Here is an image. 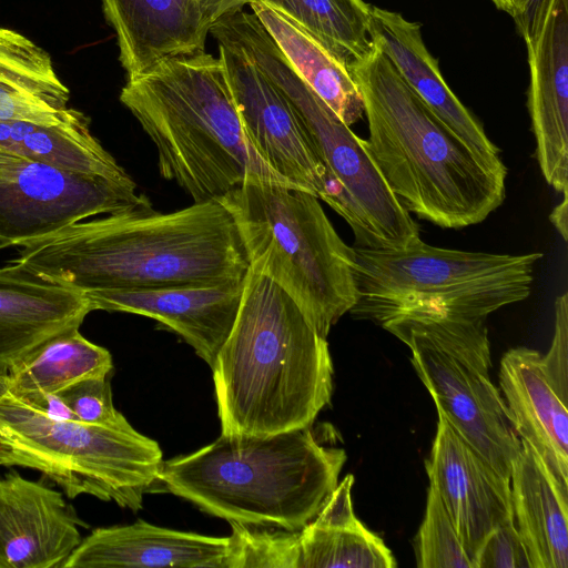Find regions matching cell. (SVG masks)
Listing matches in <instances>:
<instances>
[{"instance_id": "cell-1", "label": "cell", "mask_w": 568, "mask_h": 568, "mask_svg": "<svg viewBox=\"0 0 568 568\" xmlns=\"http://www.w3.org/2000/svg\"><path fill=\"white\" fill-rule=\"evenodd\" d=\"M13 261L84 293L243 281L248 258L220 200L170 213L138 207L82 220L17 245Z\"/></svg>"}, {"instance_id": "cell-2", "label": "cell", "mask_w": 568, "mask_h": 568, "mask_svg": "<svg viewBox=\"0 0 568 568\" xmlns=\"http://www.w3.org/2000/svg\"><path fill=\"white\" fill-rule=\"evenodd\" d=\"M211 368L227 435L312 426L333 392L326 338L278 284L251 266L235 322Z\"/></svg>"}, {"instance_id": "cell-3", "label": "cell", "mask_w": 568, "mask_h": 568, "mask_svg": "<svg viewBox=\"0 0 568 568\" xmlns=\"http://www.w3.org/2000/svg\"><path fill=\"white\" fill-rule=\"evenodd\" d=\"M363 100V143L402 206L444 229L487 219L506 196L493 170L414 93L375 45L347 70Z\"/></svg>"}, {"instance_id": "cell-4", "label": "cell", "mask_w": 568, "mask_h": 568, "mask_svg": "<svg viewBox=\"0 0 568 568\" xmlns=\"http://www.w3.org/2000/svg\"><path fill=\"white\" fill-rule=\"evenodd\" d=\"M120 101L153 142L160 174L193 202L219 200L247 183L293 186L247 139L220 55L166 59L128 79Z\"/></svg>"}, {"instance_id": "cell-5", "label": "cell", "mask_w": 568, "mask_h": 568, "mask_svg": "<svg viewBox=\"0 0 568 568\" xmlns=\"http://www.w3.org/2000/svg\"><path fill=\"white\" fill-rule=\"evenodd\" d=\"M343 448L322 445L311 426L272 435L221 436L163 462L159 484L216 517L298 530L338 484Z\"/></svg>"}, {"instance_id": "cell-6", "label": "cell", "mask_w": 568, "mask_h": 568, "mask_svg": "<svg viewBox=\"0 0 568 568\" xmlns=\"http://www.w3.org/2000/svg\"><path fill=\"white\" fill-rule=\"evenodd\" d=\"M231 212L250 266L278 284L323 337L357 302L355 253L320 199L277 183H247L219 199Z\"/></svg>"}, {"instance_id": "cell-7", "label": "cell", "mask_w": 568, "mask_h": 568, "mask_svg": "<svg viewBox=\"0 0 568 568\" xmlns=\"http://www.w3.org/2000/svg\"><path fill=\"white\" fill-rule=\"evenodd\" d=\"M219 23L293 105L325 171L322 201L347 222L355 246L399 248L419 240L417 223L387 185L363 139L298 77L257 17L241 9Z\"/></svg>"}, {"instance_id": "cell-8", "label": "cell", "mask_w": 568, "mask_h": 568, "mask_svg": "<svg viewBox=\"0 0 568 568\" xmlns=\"http://www.w3.org/2000/svg\"><path fill=\"white\" fill-rule=\"evenodd\" d=\"M162 464L159 444L131 425L50 417L0 376V466L36 469L68 498L90 495L136 511L160 485Z\"/></svg>"}, {"instance_id": "cell-9", "label": "cell", "mask_w": 568, "mask_h": 568, "mask_svg": "<svg viewBox=\"0 0 568 568\" xmlns=\"http://www.w3.org/2000/svg\"><path fill=\"white\" fill-rule=\"evenodd\" d=\"M357 302L349 313L381 324L402 312L437 310L470 317L526 300L541 253L497 254L432 246H353Z\"/></svg>"}, {"instance_id": "cell-10", "label": "cell", "mask_w": 568, "mask_h": 568, "mask_svg": "<svg viewBox=\"0 0 568 568\" xmlns=\"http://www.w3.org/2000/svg\"><path fill=\"white\" fill-rule=\"evenodd\" d=\"M486 317L417 308L379 325L410 351L412 365L437 412L504 478L510 479L520 438L490 378Z\"/></svg>"}, {"instance_id": "cell-11", "label": "cell", "mask_w": 568, "mask_h": 568, "mask_svg": "<svg viewBox=\"0 0 568 568\" xmlns=\"http://www.w3.org/2000/svg\"><path fill=\"white\" fill-rule=\"evenodd\" d=\"M148 206L133 180L113 181L24 159L12 175L0 178V237L17 246L88 217Z\"/></svg>"}, {"instance_id": "cell-12", "label": "cell", "mask_w": 568, "mask_h": 568, "mask_svg": "<svg viewBox=\"0 0 568 568\" xmlns=\"http://www.w3.org/2000/svg\"><path fill=\"white\" fill-rule=\"evenodd\" d=\"M210 33L219 43L241 122L255 151L293 186L322 200L325 171L291 102L219 22Z\"/></svg>"}, {"instance_id": "cell-13", "label": "cell", "mask_w": 568, "mask_h": 568, "mask_svg": "<svg viewBox=\"0 0 568 568\" xmlns=\"http://www.w3.org/2000/svg\"><path fill=\"white\" fill-rule=\"evenodd\" d=\"M437 415L425 468L474 565L487 536L514 518L510 479L499 475L440 412Z\"/></svg>"}, {"instance_id": "cell-14", "label": "cell", "mask_w": 568, "mask_h": 568, "mask_svg": "<svg viewBox=\"0 0 568 568\" xmlns=\"http://www.w3.org/2000/svg\"><path fill=\"white\" fill-rule=\"evenodd\" d=\"M253 0H102L128 79L160 62L205 52L211 28Z\"/></svg>"}, {"instance_id": "cell-15", "label": "cell", "mask_w": 568, "mask_h": 568, "mask_svg": "<svg viewBox=\"0 0 568 568\" xmlns=\"http://www.w3.org/2000/svg\"><path fill=\"white\" fill-rule=\"evenodd\" d=\"M81 526L61 491L16 470L0 475V568H62Z\"/></svg>"}, {"instance_id": "cell-16", "label": "cell", "mask_w": 568, "mask_h": 568, "mask_svg": "<svg viewBox=\"0 0 568 568\" xmlns=\"http://www.w3.org/2000/svg\"><path fill=\"white\" fill-rule=\"evenodd\" d=\"M243 281L85 294L93 311L124 312L158 321L179 334L212 367L235 322Z\"/></svg>"}, {"instance_id": "cell-17", "label": "cell", "mask_w": 568, "mask_h": 568, "mask_svg": "<svg viewBox=\"0 0 568 568\" xmlns=\"http://www.w3.org/2000/svg\"><path fill=\"white\" fill-rule=\"evenodd\" d=\"M525 43L527 106L537 161L546 182L564 193L568 191V0H552L540 33Z\"/></svg>"}, {"instance_id": "cell-18", "label": "cell", "mask_w": 568, "mask_h": 568, "mask_svg": "<svg viewBox=\"0 0 568 568\" xmlns=\"http://www.w3.org/2000/svg\"><path fill=\"white\" fill-rule=\"evenodd\" d=\"M373 44L392 62L423 103L493 170L507 175L500 151L484 126L447 85L437 59L427 49L422 26L400 12L372 6Z\"/></svg>"}, {"instance_id": "cell-19", "label": "cell", "mask_w": 568, "mask_h": 568, "mask_svg": "<svg viewBox=\"0 0 568 568\" xmlns=\"http://www.w3.org/2000/svg\"><path fill=\"white\" fill-rule=\"evenodd\" d=\"M92 305L82 291L50 282L17 261L0 267V376L48 338L80 327Z\"/></svg>"}, {"instance_id": "cell-20", "label": "cell", "mask_w": 568, "mask_h": 568, "mask_svg": "<svg viewBox=\"0 0 568 568\" xmlns=\"http://www.w3.org/2000/svg\"><path fill=\"white\" fill-rule=\"evenodd\" d=\"M538 351H507L499 385L517 436L529 444L559 487L568 493V399L552 385Z\"/></svg>"}, {"instance_id": "cell-21", "label": "cell", "mask_w": 568, "mask_h": 568, "mask_svg": "<svg viewBox=\"0 0 568 568\" xmlns=\"http://www.w3.org/2000/svg\"><path fill=\"white\" fill-rule=\"evenodd\" d=\"M231 538L132 525L94 529L62 568H229Z\"/></svg>"}, {"instance_id": "cell-22", "label": "cell", "mask_w": 568, "mask_h": 568, "mask_svg": "<svg viewBox=\"0 0 568 568\" xmlns=\"http://www.w3.org/2000/svg\"><path fill=\"white\" fill-rule=\"evenodd\" d=\"M513 463V517L531 568H568V493L521 440Z\"/></svg>"}, {"instance_id": "cell-23", "label": "cell", "mask_w": 568, "mask_h": 568, "mask_svg": "<svg viewBox=\"0 0 568 568\" xmlns=\"http://www.w3.org/2000/svg\"><path fill=\"white\" fill-rule=\"evenodd\" d=\"M69 99L49 53L0 27V121L55 125L71 114Z\"/></svg>"}, {"instance_id": "cell-24", "label": "cell", "mask_w": 568, "mask_h": 568, "mask_svg": "<svg viewBox=\"0 0 568 568\" xmlns=\"http://www.w3.org/2000/svg\"><path fill=\"white\" fill-rule=\"evenodd\" d=\"M347 475L317 515L297 530V568H394L384 541L355 516Z\"/></svg>"}, {"instance_id": "cell-25", "label": "cell", "mask_w": 568, "mask_h": 568, "mask_svg": "<svg viewBox=\"0 0 568 568\" xmlns=\"http://www.w3.org/2000/svg\"><path fill=\"white\" fill-rule=\"evenodd\" d=\"M0 148L22 159L71 172L120 182L132 180L92 134L90 119L75 109L55 125L0 121Z\"/></svg>"}, {"instance_id": "cell-26", "label": "cell", "mask_w": 568, "mask_h": 568, "mask_svg": "<svg viewBox=\"0 0 568 568\" xmlns=\"http://www.w3.org/2000/svg\"><path fill=\"white\" fill-rule=\"evenodd\" d=\"M248 6L298 77L346 125L356 123L364 105L347 69L287 16L261 1Z\"/></svg>"}, {"instance_id": "cell-27", "label": "cell", "mask_w": 568, "mask_h": 568, "mask_svg": "<svg viewBox=\"0 0 568 568\" xmlns=\"http://www.w3.org/2000/svg\"><path fill=\"white\" fill-rule=\"evenodd\" d=\"M71 327L48 338L20 359L3 381L19 396L57 394L87 378L108 377L110 352Z\"/></svg>"}, {"instance_id": "cell-28", "label": "cell", "mask_w": 568, "mask_h": 568, "mask_svg": "<svg viewBox=\"0 0 568 568\" xmlns=\"http://www.w3.org/2000/svg\"><path fill=\"white\" fill-rule=\"evenodd\" d=\"M254 1V0H253ZM291 18L347 70L374 47L364 0H256Z\"/></svg>"}, {"instance_id": "cell-29", "label": "cell", "mask_w": 568, "mask_h": 568, "mask_svg": "<svg viewBox=\"0 0 568 568\" xmlns=\"http://www.w3.org/2000/svg\"><path fill=\"white\" fill-rule=\"evenodd\" d=\"M229 568H297V530L231 523Z\"/></svg>"}, {"instance_id": "cell-30", "label": "cell", "mask_w": 568, "mask_h": 568, "mask_svg": "<svg viewBox=\"0 0 568 568\" xmlns=\"http://www.w3.org/2000/svg\"><path fill=\"white\" fill-rule=\"evenodd\" d=\"M415 556L419 568H474L439 495L432 486L415 538Z\"/></svg>"}, {"instance_id": "cell-31", "label": "cell", "mask_w": 568, "mask_h": 568, "mask_svg": "<svg viewBox=\"0 0 568 568\" xmlns=\"http://www.w3.org/2000/svg\"><path fill=\"white\" fill-rule=\"evenodd\" d=\"M57 394L80 422L110 427L130 426L113 405L108 377L82 379Z\"/></svg>"}, {"instance_id": "cell-32", "label": "cell", "mask_w": 568, "mask_h": 568, "mask_svg": "<svg viewBox=\"0 0 568 568\" xmlns=\"http://www.w3.org/2000/svg\"><path fill=\"white\" fill-rule=\"evenodd\" d=\"M474 568H531L526 547L510 518L484 540Z\"/></svg>"}, {"instance_id": "cell-33", "label": "cell", "mask_w": 568, "mask_h": 568, "mask_svg": "<svg viewBox=\"0 0 568 568\" xmlns=\"http://www.w3.org/2000/svg\"><path fill=\"white\" fill-rule=\"evenodd\" d=\"M542 365L552 385L568 399V294L555 301L554 335L549 351L541 355Z\"/></svg>"}, {"instance_id": "cell-34", "label": "cell", "mask_w": 568, "mask_h": 568, "mask_svg": "<svg viewBox=\"0 0 568 568\" xmlns=\"http://www.w3.org/2000/svg\"><path fill=\"white\" fill-rule=\"evenodd\" d=\"M552 0H518L513 17L518 33L526 41H534L540 33Z\"/></svg>"}, {"instance_id": "cell-35", "label": "cell", "mask_w": 568, "mask_h": 568, "mask_svg": "<svg viewBox=\"0 0 568 568\" xmlns=\"http://www.w3.org/2000/svg\"><path fill=\"white\" fill-rule=\"evenodd\" d=\"M562 194L561 202L555 206L552 212L549 215V220L552 223V225L556 227V230L559 232V234L562 236L564 241H567L568 235V199H567V191H565Z\"/></svg>"}, {"instance_id": "cell-36", "label": "cell", "mask_w": 568, "mask_h": 568, "mask_svg": "<svg viewBox=\"0 0 568 568\" xmlns=\"http://www.w3.org/2000/svg\"><path fill=\"white\" fill-rule=\"evenodd\" d=\"M24 159L0 148V178L12 175Z\"/></svg>"}, {"instance_id": "cell-37", "label": "cell", "mask_w": 568, "mask_h": 568, "mask_svg": "<svg viewBox=\"0 0 568 568\" xmlns=\"http://www.w3.org/2000/svg\"><path fill=\"white\" fill-rule=\"evenodd\" d=\"M496 7H507L513 4L516 0H489Z\"/></svg>"}, {"instance_id": "cell-38", "label": "cell", "mask_w": 568, "mask_h": 568, "mask_svg": "<svg viewBox=\"0 0 568 568\" xmlns=\"http://www.w3.org/2000/svg\"><path fill=\"white\" fill-rule=\"evenodd\" d=\"M11 246H14L11 241L0 237V250H3L6 247H11Z\"/></svg>"}]
</instances>
